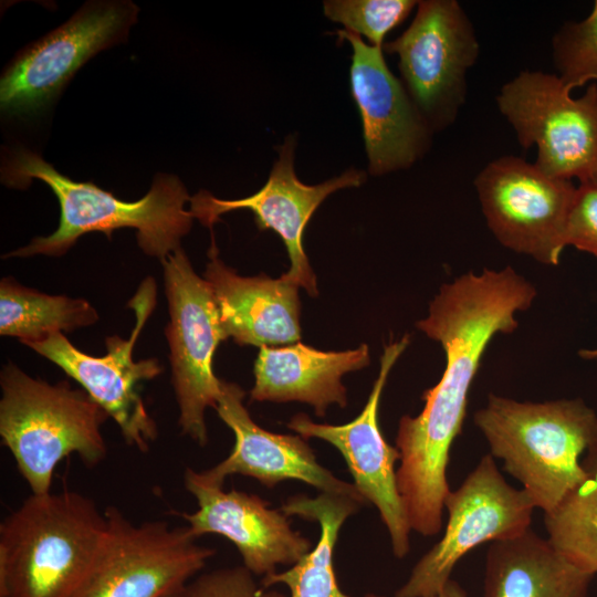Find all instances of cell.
<instances>
[{
  "label": "cell",
  "instance_id": "ba28073f",
  "mask_svg": "<svg viewBox=\"0 0 597 597\" xmlns=\"http://www.w3.org/2000/svg\"><path fill=\"white\" fill-rule=\"evenodd\" d=\"M163 264L169 322L171 385L177 400L181 433L203 447L208 443L205 412L216 407L221 380L212 370L213 354L227 339L210 284L193 270L181 249Z\"/></svg>",
  "mask_w": 597,
  "mask_h": 597
},
{
  "label": "cell",
  "instance_id": "44dd1931",
  "mask_svg": "<svg viewBox=\"0 0 597 597\" xmlns=\"http://www.w3.org/2000/svg\"><path fill=\"white\" fill-rule=\"evenodd\" d=\"M593 577L528 528L491 543L483 597H583Z\"/></svg>",
  "mask_w": 597,
  "mask_h": 597
},
{
  "label": "cell",
  "instance_id": "277c9868",
  "mask_svg": "<svg viewBox=\"0 0 597 597\" xmlns=\"http://www.w3.org/2000/svg\"><path fill=\"white\" fill-rule=\"evenodd\" d=\"M106 527L84 494H31L0 523V597H73Z\"/></svg>",
  "mask_w": 597,
  "mask_h": 597
},
{
  "label": "cell",
  "instance_id": "1f68e13d",
  "mask_svg": "<svg viewBox=\"0 0 597 597\" xmlns=\"http://www.w3.org/2000/svg\"><path fill=\"white\" fill-rule=\"evenodd\" d=\"M585 181H589L591 184H594L595 186H597V164L594 168V170L591 171L590 176L588 177L587 180Z\"/></svg>",
  "mask_w": 597,
  "mask_h": 597
},
{
  "label": "cell",
  "instance_id": "8fae6325",
  "mask_svg": "<svg viewBox=\"0 0 597 597\" xmlns=\"http://www.w3.org/2000/svg\"><path fill=\"white\" fill-rule=\"evenodd\" d=\"M535 509L523 489L507 483L489 453L462 484L448 493V521L441 540L415 565L394 597H430L451 579L457 563L485 542L516 536L531 528Z\"/></svg>",
  "mask_w": 597,
  "mask_h": 597
},
{
  "label": "cell",
  "instance_id": "83f0119b",
  "mask_svg": "<svg viewBox=\"0 0 597 597\" xmlns=\"http://www.w3.org/2000/svg\"><path fill=\"white\" fill-rule=\"evenodd\" d=\"M565 245L597 256V186L589 181L576 187L565 227Z\"/></svg>",
  "mask_w": 597,
  "mask_h": 597
},
{
  "label": "cell",
  "instance_id": "9c48e42d",
  "mask_svg": "<svg viewBox=\"0 0 597 597\" xmlns=\"http://www.w3.org/2000/svg\"><path fill=\"white\" fill-rule=\"evenodd\" d=\"M383 49L399 57L404 85L432 132L451 126L467 98V75L480 44L455 0L418 1L406 31Z\"/></svg>",
  "mask_w": 597,
  "mask_h": 597
},
{
  "label": "cell",
  "instance_id": "d6986e66",
  "mask_svg": "<svg viewBox=\"0 0 597 597\" xmlns=\"http://www.w3.org/2000/svg\"><path fill=\"white\" fill-rule=\"evenodd\" d=\"M205 279L220 311L227 338L239 345L279 346L301 339L298 286L283 276H240L218 256L212 240Z\"/></svg>",
  "mask_w": 597,
  "mask_h": 597
},
{
  "label": "cell",
  "instance_id": "2e32d148",
  "mask_svg": "<svg viewBox=\"0 0 597 597\" xmlns=\"http://www.w3.org/2000/svg\"><path fill=\"white\" fill-rule=\"evenodd\" d=\"M337 34L353 48L350 91L362 117L368 172L380 176L409 168L429 149L433 132L387 66L383 48L346 30Z\"/></svg>",
  "mask_w": 597,
  "mask_h": 597
},
{
  "label": "cell",
  "instance_id": "30bf717a",
  "mask_svg": "<svg viewBox=\"0 0 597 597\" xmlns=\"http://www.w3.org/2000/svg\"><path fill=\"white\" fill-rule=\"evenodd\" d=\"M156 292L153 277L140 283L128 302L136 318L129 338L106 337L103 356L83 353L63 333L27 345L76 380L116 422L125 442L142 452L148 451L155 442L158 428L146 408L140 386L160 375L163 367L157 358L134 360L133 349L156 306Z\"/></svg>",
  "mask_w": 597,
  "mask_h": 597
},
{
  "label": "cell",
  "instance_id": "52a82bcc",
  "mask_svg": "<svg viewBox=\"0 0 597 597\" xmlns=\"http://www.w3.org/2000/svg\"><path fill=\"white\" fill-rule=\"evenodd\" d=\"M523 148L535 146L545 174L579 182L597 164V84L574 98L557 74L522 71L495 97Z\"/></svg>",
  "mask_w": 597,
  "mask_h": 597
},
{
  "label": "cell",
  "instance_id": "3957f363",
  "mask_svg": "<svg viewBox=\"0 0 597 597\" xmlns=\"http://www.w3.org/2000/svg\"><path fill=\"white\" fill-rule=\"evenodd\" d=\"M473 421L490 454L544 513L588 476L582 455L597 443V415L580 398L532 402L491 394Z\"/></svg>",
  "mask_w": 597,
  "mask_h": 597
},
{
  "label": "cell",
  "instance_id": "6da1fadb",
  "mask_svg": "<svg viewBox=\"0 0 597 597\" xmlns=\"http://www.w3.org/2000/svg\"><path fill=\"white\" fill-rule=\"evenodd\" d=\"M537 291L512 266L460 275L439 289L417 327L438 342L446 355L443 374L427 389L421 412L402 416L396 448L397 485L411 531L440 532L450 492L447 468L464 421L469 391L481 358L496 334L519 326L516 313L533 304Z\"/></svg>",
  "mask_w": 597,
  "mask_h": 597
},
{
  "label": "cell",
  "instance_id": "7c38bea8",
  "mask_svg": "<svg viewBox=\"0 0 597 597\" xmlns=\"http://www.w3.org/2000/svg\"><path fill=\"white\" fill-rule=\"evenodd\" d=\"M475 190L486 224L505 248L545 265H557L576 187L535 164L507 155L476 175Z\"/></svg>",
  "mask_w": 597,
  "mask_h": 597
},
{
  "label": "cell",
  "instance_id": "d4e9b609",
  "mask_svg": "<svg viewBox=\"0 0 597 597\" xmlns=\"http://www.w3.org/2000/svg\"><path fill=\"white\" fill-rule=\"evenodd\" d=\"M552 50L557 75L570 91L597 82V0L585 19L558 29Z\"/></svg>",
  "mask_w": 597,
  "mask_h": 597
},
{
  "label": "cell",
  "instance_id": "d6a6232c",
  "mask_svg": "<svg viewBox=\"0 0 597 597\" xmlns=\"http://www.w3.org/2000/svg\"><path fill=\"white\" fill-rule=\"evenodd\" d=\"M178 594H179V593H178ZM178 594H176V595H171V596H168V597H178Z\"/></svg>",
  "mask_w": 597,
  "mask_h": 597
},
{
  "label": "cell",
  "instance_id": "4dcf8cb0",
  "mask_svg": "<svg viewBox=\"0 0 597 597\" xmlns=\"http://www.w3.org/2000/svg\"><path fill=\"white\" fill-rule=\"evenodd\" d=\"M578 355L586 360H597V347L593 349H580Z\"/></svg>",
  "mask_w": 597,
  "mask_h": 597
},
{
  "label": "cell",
  "instance_id": "9a60e30c",
  "mask_svg": "<svg viewBox=\"0 0 597 597\" xmlns=\"http://www.w3.org/2000/svg\"><path fill=\"white\" fill-rule=\"evenodd\" d=\"M295 145V137L287 136L279 147V158L265 185L255 193L242 199L222 200L200 190L190 199V211L203 226L212 228L226 212L251 210L259 229L275 231L286 247L291 265L282 276L315 297L318 294L316 276L302 245L304 229L327 196L339 189L360 186L366 180V172L352 168L318 185L303 184L294 171Z\"/></svg>",
  "mask_w": 597,
  "mask_h": 597
},
{
  "label": "cell",
  "instance_id": "f546056e",
  "mask_svg": "<svg viewBox=\"0 0 597 597\" xmlns=\"http://www.w3.org/2000/svg\"><path fill=\"white\" fill-rule=\"evenodd\" d=\"M430 597H468V595L457 582L450 579L438 594Z\"/></svg>",
  "mask_w": 597,
  "mask_h": 597
},
{
  "label": "cell",
  "instance_id": "603a6c76",
  "mask_svg": "<svg viewBox=\"0 0 597 597\" xmlns=\"http://www.w3.org/2000/svg\"><path fill=\"white\" fill-rule=\"evenodd\" d=\"M85 298L50 295L21 285L12 277L0 282V335L28 345L56 333H71L98 321Z\"/></svg>",
  "mask_w": 597,
  "mask_h": 597
},
{
  "label": "cell",
  "instance_id": "836d02e7",
  "mask_svg": "<svg viewBox=\"0 0 597 597\" xmlns=\"http://www.w3.org/2000/svg\"><path fill=\"white\" fill-rule=\"evenodd\" d=\"M583 597H589V595L587 594V595H585V596H583Z\"/></svg>",
  "mask_w": 597,
  "mask_h": 597
},
{
  "label": "cell",
  "instance_id": "7402d4cb",
  "mask_svg": "<svg viewBox=\"0 0 597 597\" xmlns=\"http://www.w3.org/2000/svg\"><path fill=\"white\" fill-rule=\"evenodd\" d=\"M364 504L348 495L329 493H321L314 499L302 494L289 498L281 510L287 516L317 522L321 528L320 538L316 546L291 568L264 576L261 585L269 588L274 584H284L289 587L291 597H352L338 587L334 570V551L342 525Z\"/></svg>",
  "mask_w": 597,
  "mask_h": 597
},
{
  "label": "cell",
  "instance_id": "cb8c5ba5",
  "mask_svg": "<svg viewBox=\"0 0 597 597\" xmlns=\"http://www.w3.org/2000/svg\"><path fill=\"white\" fill-rule=\"evenodd\" d=\"M549 544L572 565L597 574V479L587 476L544 513Z\"/></svg>",
  "mask_w": 597,
  "mask_h": 597
},
{
  "label": "cell",
  "instance_id": "484cf974",
  "mask_svg": "<svg viewBox=\"0 0 597 597\" xmlns=\"http://www.w3.org/2000/svg\"><path fill=\"white\" fill-rule=\"evenodd\" d=\"M415 0H327L324 14L346 31L363 34L370 45L383 48L385 35L417 7Z\"/></svg>",
  "mask_w": 597,
  "mask_h": 597
},
{
  "label": "cell",
  "instance_id": "4316f807",
  "mask_svg": "<svg viewBox=\"0 0 597 597\" xmlns=\"http://www.w3.org/2000/svg\"><path fill=\"white\" fill-rule=\"evenodd\" d=\"M178 597H286L260 586L244 566L221 568L191 579Z\"/></svg>",
  "mask_w": 597,
  "mask_h": 597
},
{
  "label": "cell",
  "instance_id": "ac0fdd59",
  "mask_svg": "<svg viewBox=\"0 0 597 597\" xmlns=\"http://www.w3.org/2000/svg\"><path fill=\"white\" fill-rule=\"evenodd\" d=\"M244 396L238 384L221 380V394L214 409L232 430L235 441L224 460L201 471L206 480L223 486L228 476L241 474L256 479L266 488H274L284 480H298L322 493L348 495L367 503L354 483L336 478L318 463L305 438L259 427L243 404Z\"/></svg>",
  "mask_w": 597,
  "mask_h": 597
},
{
  "label": "cell",
  "instance_id": "f1b7e54d",
  "mask_svg": "<svg viewBox=\"0 0 597 597\" xmlns=\"http://www.w3.org/2000/svg\"><path fill=\"white\" fill-rule=\"evenodd\" d=\"M582 465L589 476L597 479V443L587 450Z\"/></svg>",
  "mask_w": 597,
  "mask_h": 597
},
{
  "label": "cell",
  "instance_id": "5bb4252c",
  "mask_svg": "<svg viewBox=\"0 0 597 597\" xmlns=\"http://www.w3.org/2000/svg\"><path fill=\"white\" fill-rule=\"evenodd\" d=\"M410 342L408 334L385 346L380 369L367 402L352 421L334 426L315 423L307 415L296 413L287 428L305 439L318 438L334 446L343 455L354 485L367 503L378 510L391 541L394 555L405 557L410 548L411 527L397 485L395 464L400 452L384 438L378 409L388 375Z\"/></svg>",
  "mask_w": 597,
  "mask_h": 597
},
{
  "label": "cell",
  "instance_id": "ffe728a7",
  "mask_svg": "<svg viewBox=\"0 0 597 597\" xmlns=\"http://www.w3.org/2000/svg\"><path fill=\"white\" fill-rule=\"evenodd\" d=\"M369 364L366 344L344 352H323L295 343L283 347H260L254 364L255 381L250 391L255 401H301L318 417L336 404H347L342 377Z\"/></svg>",
  "mask_w": 597,
  "mask_h": 597
},
{
  "label": "cell",
  "instance_id": "e0dca14e",
  "mask_svg": "<svg viewBox=\"0 0 597 597\" xmlns=\"http://www.w3.org/2000/svg\"><path fill=\"white\" fill-rule=\"evenodd\" d=\"M184 483L196 501L193 513H180L198 538L219 534L238 548L243 566L253 575L275 573V567L294 565L312 549L311 541L295 531L289 516L270 502L247 492L213 484L201 472L186 469Z\"/></svg>",
  "mask_w": 597,
  "mask_h": 597
},
{
  "label": "cell",
  "instance_id": "5b68a950",
  "mask_svg": "<svg viewBox=\"0 0 597 597\" xmlns=\"http://www.w3.org/2000/svg\"><path fill=\"white\" fill-rule=\"evenodd\" d=\"M0 387L2 444L31 494L50 493L55 468L71 454L88 468L106 458L101 428L108 415L84 389L33 378L13 363L2 367Z\"/></svg>",
  "mask_w": 597,
  "mask_h": 597
},
{
  "label": "cell",
  "instance_id": "8992f818",
  "mask_svg": "<svg viewBox=\"0 0 597 597\" xmlns=\"http://www.w3.org/2000/svg\"><path fill=\"white\" fill-rule=\"evenodd\" d=\"M101 547L73 597H168L178 594L212 557L188 526L134 524L118 509L104 511Z\"/></svg>",
  "mask_w": 597,
  "mask_h": 597
},
{
  "label": "cell",
  "instance_id": "4fadbf2b",
  "mask_svg": "<svg viewBox=\"0 0 597 597\" xmlns=\"http://www.w3.org/2000/svg\"><path fill=\"white\" fill-rule=\"evenodd\" d=\"M130 2H94L23 51L0 81L2 113L32 115L45 107L98 51L123 39L137 15Z\"/></svg>",
  "mask_w": 597,
  "mask_h": 597
},
{
  "label": "cell",
  "instance_id": "7a4b0ae2",
  "mask_svg": "<svg viewBox=\"0 0 597 597\" xmlns=\"http://www.w3.org/2000/svg\"><path fill=\"white\" fill-rule=\"evenodd\" d=\"M33 179L46 184L60 203L57 229L3 258L33 255L60 256L88 232H103L109 240L114 230L133 228L139 248L160 262L181 249V239L191 229L193 214L185 209L190 202L181 180L170 174H157L149 191L137 201H124L92 182H78L60 174L38 154L18 147L2 167V181L24 188Z\"/></svg>",
  "mask_w": 597,
  "mask_h": 597
}]
</instances>
